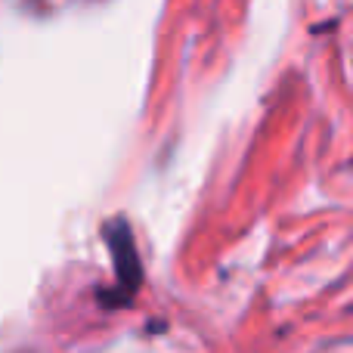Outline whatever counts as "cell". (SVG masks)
I'll return each instance as SVG.
<instances>
[{"label": "cell", "mask_w": 353, "mask_h": 353, "mask_svg": "<svg viewBox=\"0 0 353 353\" xmlns=\"http://www.w3.org/2000/svg\"><path fill=\"white\" fill-rule=\"evenodd\" d=\"M103 239L112 251V263H115V279L118 285L112 292L103 294V301H118L115 307H124L137 298L143 285V263H140V254H137V239H134V230L124 217H115L109 223H103ZM103 304V307H105Z\"/></svg>", "instance_id": "cell-1"}]
</instances>
